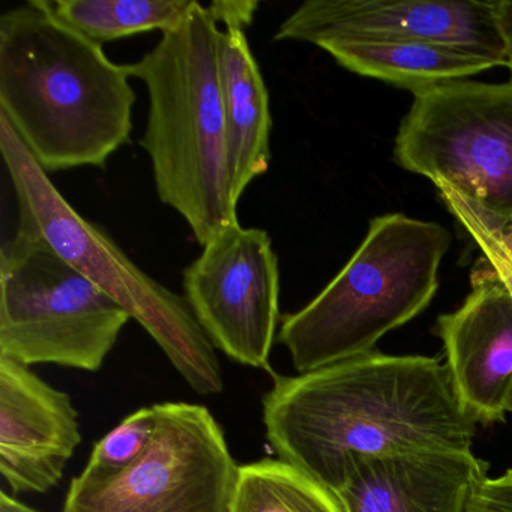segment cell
<instances>
[{
    "label": "cell",
    "instance_id": "6da1fadb",
    "mask_svg": "<svg viewBox=\"0 0 512 512\" xmlns=\"http://www.w3.org/2000/svg\"><path fill=\"white\" fill-rule=\"evenodd\" d=\"M263 424L280 460L334 493L361 461L472 451L476 434L445 362L377 350L296 376L274 374Z\"/></svg>",
    "mask_w": 512,
    "mask_h": 512
},
{
    "label": "cell",
    "instance_id": "7a4b0ae2",
    "mask_svg": "<svg viewBox=\"0 0 512 512\" xmlns=\"http://www.w3.org/2000/svg\"><path fill=\"white\" fill-rule=\"evenodd\" d=\"M130 64L62 23L49 0L0 16V116L46 173L104 169L130 143Z\"/></svg>",
    "mask_w": 512,
    "mask_h": 512
},
{
    "label": "cell",
    "instance_id": "3957f363",
    "mask_svg": "<svg viewBox=\"0 0 512 512\" xmlns=\"http://www.w3.org/2000/svg\"><path fill=\"white\" fill-rule=\"evenodd\" d=\"M218 25L196 2L181 26L161 34L151 52L130 64L131 77L148 89L140 146L151 160L158 197L187 221L202 247L239 224L227 164Z\"/></svg>",
    "mask_w": 512,
    "mask_h": 512
},
{
    "label": "cell",
    "instance_id": "277c9868",
    "mask_svg": "<svg viewBox=\"0 0 512 512\" xmlns=\"http://www.w3.org/2000/svg\"><path fill=\"white\" fill-rule=\"evenodd\" d=\"M446 227L403 214L373 218L358 250L304 308L281 317L277 340L301 373L376 352L422 313L439 289Z\"/></svg>",
    "mask_w": 512,
    "mask_h": 512
},
{
    "label": "cell",
    "instance_id": "5b68a950",
    "mask_svg": "<svg viewBox=\"0 0 512 512\" xmlns=\"http://www.w3.org/2000/svg\"><path fill=\"white\" fill-rule=\"evenodd\" d=\"M0 152L16 191L20 229L43 236L59 256L118 302L151 335L193 391L223 392L217 352L185 296L146 274L106 230L79 214L4 116H0Z\"/></svg>",
    "mask_w": 512,
    "mask_h": 512
},
{
    "label": "cell",
    "instance_id": "8992f818",
    "mask_svg": "<svg viewBox=\"0 0 512 512\" xmlns=\"http://www.w3.org/2000/svg\"><path fill=\"white\" fill-rule=\"evenodd\" d=\"M130 319L38 233L19 227L2 245L0 356L97 373Z\"/></svg>",
    "mask_w": 512,
    "mask_h": 512
},
{
    "label": "cell",
    "instance_id": "52a82bcc",
    "mask_svg": "<svg viewBox=\"0 0 512 512\" xmlns=\"http://www.w3.org/2000/svg\"><path fill=\"white\" fill-rule=\"evenodd\" d=\"M401 169L512 217V82L458 80L413 94L395 137Z\"/></svg>",
    "mask_w": 512,
    "mask_h": 512
},
{
    "label": "cell",
    "instance_id": "ba28073f",
    "mask_svg": "<svg viewBox=\"0 0 512 512\" xmlns=\"http://www.w3.org/2000/svg\"><path fill=\"white\" fill-rule=\"evenodd\" d=\"M158 427L133 466L71 481L62 512H230L239 464L208 407L155 404Z\"/></svg>",
    "mask_w": 512,
    "mask_h": 512
},
{
    "label": "cell",
    "instance_id": "9c48e42d",
    "mask_svg": "<svg viewBox=\"0 0 512 512\" xmlns=\"http://www.w3.org/2000/svg\"><path fill=\"white\" fill-rule=\"evenodd\" d=\"M185 299L215 349L272 373L280 268L268 232L241 224L215 236L184 269Z\"/></svg>",
    "mask_w": 512,
    "mask_h": 512
},
{
    "label": "cell",
    "instance_id": "30bf717a",
    "mask_svg": "<svg viewBox=\"0 0 512 512\" xmlns=\"http://www.w3.org/2000/svg\"><path fill=\"white\" fill-rule=\"evenodd\" d=\"M326 38L425 41L506 67L493 0H307L274 35L313 46Z\"/></svg>",
    "mask_w": 512,
    "mask_h": 512
},
{
    "label": "cell",
    "instance_id": "8fae6325",
    "mask_svg": "<svg viewBox=\"0 0 512 512\" xmlns=\"http://www.w3.org/2000/svg\"><path fill=\"white\" fill-rule=\"evenodd\" d=\"M464 304L437 317L445 365L461 409L476 425L505 422L512 398V296L481 257Z\"/></svg>",
    "mask_w": 512,
    "mask_h": 512
},
{
    "label": "cell",
    "instance_id": "7c38bea8",
    "mask_svg": "<svg viewBox=\"0 0 512 512\" xmlns=\"http://www.w3.org/2000/svg\"><path fill=\"white\" fill-rule=\"evenodd\" d=\"M80 443L79 412L70 394L0 356V475L11 494L55 488Z\"/></svg>",
    "mask_w": 512,
    "mask_h": 512
},
{
    "label": "cell",
    "instance_id": "4fadbf2b",
    "mask_svg": "<svg viewBox=\"0 0 512 512\" xmlns=\"http://www.w3.org/2000/svg\"><path fill=\"white\" fill-rule=\"evenodd\" d=\"M487 470L472 451L374 458L358 463L335 494L344 512H469Z\"/></svg>",
    "mask_w": 512,
    "mask_h": 512
},
{
    "label": "cell",
    "instance_id": "5bb4252c",
    "mask_svg": "<svg viewBox=\"0 0 512 512\" xmlns=\"http://www.w3.org/2000/svg\"><path fill=\"white\" fill-rule=\"evenodd\" d=\"M217 58L230 188L238 205L248 185L268 172L271 163L269 94L245 26L230 23L220 29Z\"/></svg>",
    "mask_w": 512,
    "mask_h": 512
},
{
    "label": "cell",
    "instance_id": "9a60e30c",
    "mask_svg": "<svg viewBox=\"0 0 512 512\" xmlns=\"http://www.w3.org/2000/svg\"><path fill=\"white\" fill-rule=\"evenodd\" d=\"M316 47L358 76L382 80L412 94L496 68L472 53L425 41L326 38Z\"/></svg>",
    "mask_w": 512,
    "mask_h": 512
},
{
    "label": "cell",
    "instance_id": "2e32d148",
    "mask_svg": "<svg viewBox=\"0 0 512 512\" xmlns=\"http://www.w3.org/2000/svg\"><path fill=\"white\" fill-rule=\"evenodd\" d=\"M197 0H49L55 16L104 46L145 32L173 31L190 16Z\"/></svg>",
    "mask_w": 512,
    "mask_h": 512
},
{
    "label": "cell",
    "instance_id": "e0dca14e",
    "mask_svg": "<svg viewBox=\"0 0 512 512\" xmlns=\"http://www.w3.org/2000/svg\"><path fill=\"white\" fill-rule=\"evenodd\" d=\"M230 512H344L337 494L280 458L239 466Z\"/></svg>",
    "mask_w": 512,
    "mask_h": 512
},
{
    "label": "cell",
    "instance_id": "ac0fdd59",
    "mask_svg": "<svg viewBox=\"0 0 512 512\" xmlns=\"http://www.w3.org/2000/svg\"><path fill=\"white\" fill-rule=\"evenodd\" d=\"M157 427L155 404L131 413L100 442L95 443L82 475L104 479L124 472L145 454L157 433Z\"/></svg>",
    "mask_w": 512,
    "mask_h": 512
},
{
    "label": "cell",
    "instance_id": "d6986e66",
    "mask_svg": "<svg viewBox=\"0 0 512 512\" xmlns=\"http://www.w3.org/2000/svg\"><path fill=\"white\" fill-rule=\"evenodd\" d=\"M437 191L448 211L469 233L481 250V257L490 263L497 278L512 296V254L503 241L494 215L451 188L440 187Z\"/></svg>",
    "mask_w": 512,
    "mask_h": 512
},
{
    "label": "cell",
    "instance_id": "ffe728a7",
    "mask_svg": "<svg viewBox=\"0 0 512 512\" xmlns=\"http://www.w3.org/2000/svg\"><path fill=\"white\" fill-rule=\"evenodd\" d=\"M469 512H512V467L499 476H482Z\"/></svg>",
    "mask_w": 512,
    "mask_h": 512
},
{
    "label": "cell",
    "instance_id": "44dd1931",
    "mask_svg": "<svg viewBox=\"0 0 512 512\" xmlns=\"http://www.w3.org/2000/svg\"><path fill=\"white\" fill-rule=\"evenodd\" d=\"M209 10L214 14L215 19L220 25H230V23H238V25L245 26L251 25L254 20L259 2H235V0H215L209 4Z\"/></svg>",
    "mask_w": 512,
    "mask_h": 512
},
{
    "label": "cell",
    "instance_id": "7402d4cb",
    "mask_svg": "<svg viewBox=\"0 0 512 512\" xmlns=\"http://www.w3.org/2000/svg\"><path fill=\"white\" fill-rule=\"evenodd\" d=\"M494 17L506 53V68L512 82V0H493Z\"/></svg>",
    "mask_w": 512,
    "mask_h": 512
},
{
    "label": "cell",
    "instance_id": "603a6c76",
    "mask_svg": "<svg viewBox=\"0 0 512 512\" xmlns=\"http://www.w3.org/2000/svg\"><path fill=\"white\" fill-rule=\"evenodd\" d=\"M0 512H40L37 509L31 508L26 503L17 500L13 494L7 491H0Z\"/></svg>",
    "mask_w": 512,
    "mask_h": 512
},
{
    "label": "cell",
    "instance_id": "cb8c5ba5",
    "mask_svg": "<svg viewBox=\"0 0 512 512\" xmlns=\"http://www.w3.org/2000/svg\"><path fill=\"white\" fill-rule=\"evenodd\" d=\"M509 413H512V398H511V404H509Z\"/></svg>",
    "mask_w": 512,
    "mask_h": 512
}]
</instances>
